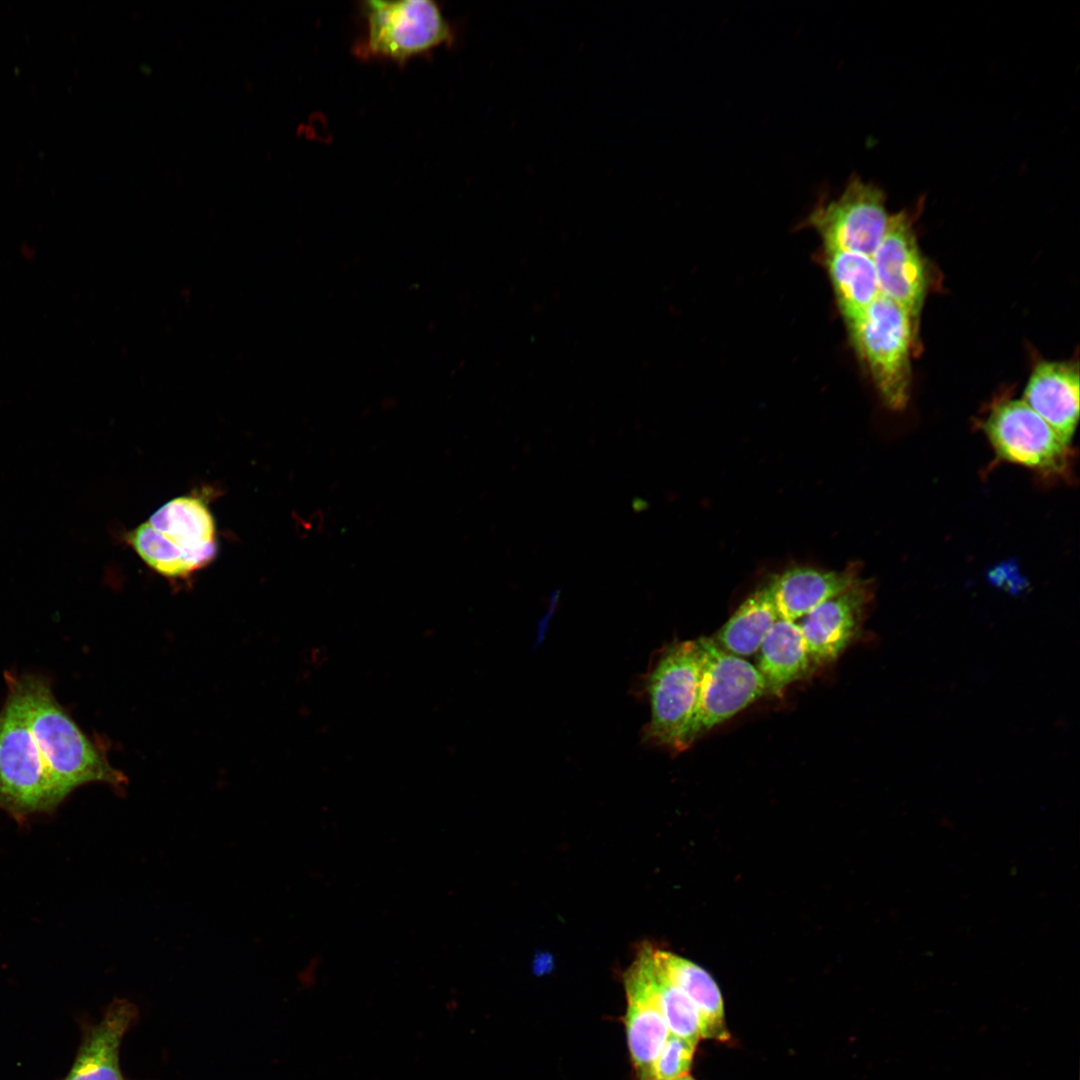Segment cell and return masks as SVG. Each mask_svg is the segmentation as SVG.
Returning <instances> with one entry per match:
<instances>
[{"label":"cell","instance_id":"cell-1","mask_svg":"<svg viewBox=\"0 0 1080 1080\" xmlns=\"http://www.w3.org/2000/svg\"><path fill=\"white\" fill-rule=\"evenodd\" d=\"M5 680L21 705L50 771L68 795L94 782L116 789L127 784L125 775L109 763L106 753L58 703L47 680L10 672L5 674Z\"/></svg>","mask_w":1080,"mask_h":1080},{"label":"cell","instance_id":"cell-2","mask_svg":"<svg viewBox=\"0 0 1080 1080\" xmlns=\"http://www.w3.org/2000/svg\"><path fill=\"white\" fill-rule=\"evenodd\" d=\"M128 542L162 576L185 577L215 558V520L202 498L179 496L132 530Z\"/></svg>","mask_w":1080,"mask_h":1080},{"label":"cell","instance_id":"cell-3","mask_svg":"<svg viewBox=\"0 0 1080 1080\" xmlns=\"http://www.w3.org/2000/svg\"><path fill=\"white\" fill-rule=\"evenodd\" d=\"M67 796L50 771L18 699L8 690L0 711V809L24 821L54 810Z\"/></svg>","mask_w":1080,"mask_h":1080},{"label":"cell","instance_id":"cell-4","mask_svg":"<svg viewBox=\"0 0 1080 1080\" xmlns=\"http://www.w3.org/2000/svg\"><path fill=\"white\" fill-rule=\"evenodd\" d=\"M848 329L883 401L891 409H903L909 398L912 344L917 336L909 315L880 294L863 319Z\"/></svg>","mask_w":1080,"mask_h":1080},{"label":"cell","instance_id":"cell-5","mask_svg":"<svg viewBox=\"0 0 1080 1080\" xmlns=\"http://www.w3.org/2000/svg\"><path fill=\"white\" fill-rule=\"evenodd\" d=\"M696 640L701 657L700 677L682 751L768 693L755 665L724 651L712 637Z\"/></svg>","mask_w":1080,"mask_h":1080},{"label":"cell","instance_id":"cell-6","mask_svg":"<svg viewBox=\"0 0 1080 1080\" xmlns=\"http://www.w3.org/2000/svg\"><path fill=\"white\" fill-rule=\"evenodd\" d=\"M700 666L697 640L675 641L656 659L646 679L651 716L644 738L649 743L682 751L696 702Z\"/></svg>","mask_w":1080,"mask_h":1080},{"label":"cell","instance_id":"cell-7","mask_svg":"<svg viewBox=\"0 0 1080 1080\" xmlns=\"http://www.w3.org/2000/svg\"><path fill=\"white\" fill-rule=\"evenodd\" d=\"M361 9L366 24L362 56L402 62L452 40L450 25L433 1L369 0Z\"/></svg>","mask_w":1080,"mask_h":1080},{"label":"cell","instance_id":"cell-8","mask_svg":"<svg viewBox=\"0 0 1080 1080\" xmlns=\"http://www.w3.org/2000/svg\"><path fill=\"white\" fill-rule=\"evenodd\" d=\"M884 191L852 175L842 193L821 200L807 218L820 235L825 251H848L872 258L889 222Z\"/></svg>","mask_w":1080,"mask_h":1080},{"label":"cell","instance_id":"cell-9","mask_svg":"<svg viewBox=\"0 0 1080 1080\" xmlns=\"http://www.w3.org/2000/svg\"><path fill=\"white\" fill-rule=\"evenodd\" d=\"M997 455L1045 473H1062L1070 447L1022 399L997 404L983 423Z\"/></svg>","mask_w":1080,"mask_h":1080},{"label":"cell","instance_id":"cell-10","mask_svg":"<svg viewBox=\"0 0 1080 1080\" xmlns=\"http://www.w3.org/2000/svg\"><path fill=\"white\" fill-rule=\"evenodd\" d=\"M872 260L880 294L909 315L917 334L927 291V272L912 216L907 211L890 214L885 235Z\"/></svg>","mask_w":1080,"mask_h":1080},{"label":"cell","instance_id":"cell-11","mask_svg":"<svg viewBox=\"0 0 1080 1080\" xmlns=\"http://www.w3.org/2000/svg\"><path fill=\"white\" fill-rule=\"evenodd\" d=\"M871 600L870 584L858 579L801 618L812 669L834 662L857 639Z\"/></svg>","mask_w":1080,"mask_h":1080},{"label":"cell","instance_id":"cell-12","mask_svg":"<svg viewBox=\"0 0 1080 1080\" xmlns=\"http://www.w3.org/2000/svg\"><path fill=\"white\" fill-rule=\"evenodd\" d=\"M652 949H643L625 975V1027L629 1051L640 1080H651V1069L670 1034L652 976Z\"/></svg>","mask_w":1080,"mask_h":1080},{"label":"cell","instance_id":"cell-13","mask_svg":"<svg viewBox=\"0 0 1080 1080\" xmlns=\"http://www.w3.org/2000/svg\"><path fill=\"white\" fill-rule=\"evenodd\" d=\"M137 1018L138 1009L131 1001L114 999L101 1019L84 1030L64 1080H125L120 1068V1047Z\"/></svg>","mask_w":1080,"mask_h":1080},{"label":"cell","instance_id":"cell-14","mask_svg":"<svg viewBox=\"0 0 1080 1080\" xmlns=\"http://www.w3.org/2000/svg\"><path fill=\"white\" fill-rule=\"evenodd\" d=\"M1068 445L1079 419V369L1063 361L1038 363L1022 399Z\"/></svg>","mask_w":1080,"mask_h":1080},{"label":"cell","instance_id":"cell-15","mask_svg":"<svg viewBox=\"0 0 1080 1080\" xmlns=\"http://www.w3.org/2000/svg\"><path fill=\"white\" fill-rule=\"evenodd\" d=\"M858 579L851 569L831 571L794 567L775 576L768 585L779 618L796 622Z\"/></svg>","mask_w":1080,"mask_h":1080},{"label":"cell","instance_id":"cell-16","mask_svg":"<svg viewBox=\"0 0 1080 1080\" xmlns=\"http://www.w3.org/2000/svg\"><path fill=\"white\" fill-rule=\"evenodd\" d=\"M756 654L755 666L770 694H781L787 686L806 677L812 670L797 622L779 618L764 637Z\"/></svg>","mask_w":1080,"mask_h":1080},{"label":"cell","instance_id":"cell-17","mask_svg":"<svg viewBox=\"0 0 1080 1080\" xmlns=\"http://www.w3.org/2000/svg\"><path fill=\"white\" fill-rule=\"evenodd\" d=\"M826 265L839 310L850 328L880 296L873 260L859 253L828 251Z\"/></svg>","mask_w":1080,"mask_h":1080},{"label":"cell","instance_id":"cell-18","mask_svg":"<svg viewBox=\"0 0 1080 1080\" xmlns=\"http://www.w3.org/2000/svg\"><path fill=\"white\" fill-rule=\"evenodd\" d=\"M656 956L670 979L680 987L694 1004L699 1017L701 1037L727 1040L720 990L700 966L669 952L655 950Z\"/></svg>","mask_w":1080,"mask_h":1080},{"label":"cell","instance_id":"cell-19","mask_svg":"<svg viewBox=\"0 0 1080 1080\" xmlns=\"http://www.w3.org/2000/svg\"><path fill=\"white\" fill-rule=\"evenodd\" d=\"M779 615L769 585L751 593L712 637L724 651L739 657L756 654Z\"/></svg>","mask_w":1080,"mask_h":1080},{"label":"cell","instance_id":"cell-20","mask_svg":"<svg viewBox=\"0 0 1080 1080\" xmlns=\"http://www.w3.org/2000/svg\"><path fill=\"white\" fill-rule=\"evenodd\" d=\"M651 976L670 1034L697 1044L701 1038L698 1012L685 992L667 975L655 950L652 951Z\"/></svg>","mask_w":1080,"mask_h":1080},{"label":"cell","instance_id":"cell-21","mask_svg":"<svg viewBox=\"0 0 1080 1080\" xmlns=\"http://www.w3.org/2000/svg\"><path fill=\"white\" fill-rule=\"evenodd\" d=\"M696 1043L669 1034L651 1069V1080H671L687 1074Z\"/></svg>","mask_w":1080,"mask_h":1080},{"label":"cell","instance_id":"cell-22","mask_svg":"<svg viewBox=\"0 0 1080 1080\" xmlns=\"http://www.w3.org/2000/svg\"><path fill=\"white\" fill-rule=\"evenodd\" d=\"M671 1080H695V1079H693V1078H692L691 1076H689L688 1074H685V1075H683V1076H680V1077H677V1078H674V1079H671Z\"/></svg>","mask_w":1080,"mask_h":1080}]
</instances>
